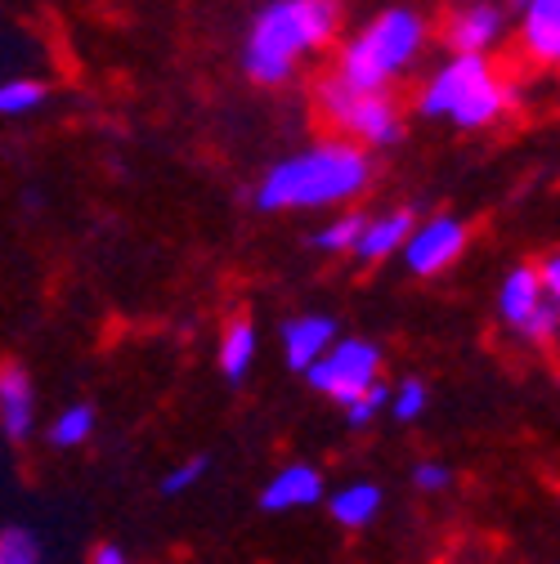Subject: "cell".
<instances>
[{
	"instance_id": "cell-1",
	"label": "cell",
	"mask_w": 560,
	"mask_h": 564,
	"mask_svg": "<svg viewBox=\"0 0 560 564\" xmlns=\"http://www.w3.org/2000/svg\"><path fill=\"white\" fill-rule=\"evenodd\" d=\"M336 32V0H269L251 19L243 63L251 82L283 86L301 54L323 45Z\"/></svg>"
},
{
	"instance_id": "cell-2",
	"label": "cell",
	"mask_w": 560,
	"mask_h": 564,
	"mask_svg": "<svg viewBox=\"0 0 560 564\" xmlns=\"http://www.w3.org/2000/svg\"><path fill=\"white\" fill-rule=\"evenodd\" d=\"M368 184V158L355 144H319L310 153H297L288 162H278L256 202L265 210H310V206H336L345 197H355Z\"/></svg>"
},
{
	"instance_id": "cell-3",
	"label": "cell",
	"mask_w": 560,
	"mask_h": 564,
	"mask_svg": "<svg viewBox=\"0 0 560 564\" xmlns=\"http://www.w3.org/2000/svg\"><path fill=\"white\" fill-rule=\"evenodd\" d=\"M427 41V19L408 10V6H395L386 14H377L355 41L345 45L341 54V82L355 86V90H381L390 77H399L403 67L417 58Z\"/></svg>"
},
{
	"instance_id": "cell-4",
	"label": "cell",
	"mask_w": 560,
	"mask_h": 564,
	"mask_svg": "<svg viewBox=\"0 0 560 564\" xmlns=\"http://www.w3.org/2000/svg\"><path fill=\"white\" fill-rule=\"evenodd\" d=\"M507 99H511V90L488 73L484 54H453L435 73V82L427 86L422 112L427 117H449V121L475 130V126L494 121L507 108Z\"/></svg>"
},
{
	"instance_id": "cell-5",
	"label": "cell",
	"mask_w": 560,
	"mask_h": 564,
	"mask_svg": "<svg viewBox=\"0 0 560 564\" xmlns=\"http://www.w3.org/2000/svg\"><path fill=\"white\" fill-rule=\"evenodd\" d=\"M323 108L345 134H359L368 144H395L399 139V112L386 90H355L336 77L323 86Z\"/></svg>"
},
{
	"instance_id": "cell-6",
	"label": "cell",
	"mask_w": 560,
	"mask_h": 564,
	"mask_svg": "<svg viewBox=\"0 0 560 564\" xmlns=\"http://www.w3.org/2000/svg\"><path fill=\"white\" fill-rule=\"evenodd\" d=\"M377 368H381L377 345H368V340H341V345L323 349V355L305 368V377H310L314 390L332 394L336 403H349V399L364 394L377 381Z\"/></svg>"
},
{
	"instance_id": "cell-7",
	"label": "cell",
	"mask_w": 560,
	"mask_h": 564,
	"mask_svg": "<svg viewBox=\"0 0 560 564\" xmlns=\"http://www.w3.org/2000/svg\"><path fill=\"white\" fill-rule=\"evenodd\" d=\"M462 247H466V229H462L457 220L440 216V220H431V225H422V229H408V238H403V260H408L412 273L431 278V273L449 269V264L462 256Z\"/></svg>"
},
{
	"instance_id": "cell-8",
	"label": "cell",
	"mask_w": 560,
	"mask_h": 564,
	"mask_svg": "<svg viewBox=\"0 0 560 564\" xmlns=\"http://www.w3.org/2000/svg\"><path fill=\"white\" fill-rule=\"evenodd\" d=\"M323 498V479L314 466H288L278 470L265 492H260V507L265 511H297V507H314Z\"/></svg>"
},
{
	"instance_id": "cell-9",
	"label": "cell",
	"mask_w": 560,
	"mask_h": 564,
	"mask_svg": "<svg viewBox=\"0 0 560 564\" xmlns=\"http://www.w3.org/2000/svg\"><path fill=\"white\" fill-rule=\"evenodd\" d=\"M498 36H503V10H494V6H466L449 23L453 54H484Z\"/></svg>"
},
{
	"instance_id": "cell-10",
	"label": "cell",
	"mask_w": 560,
	"mask_h": 564,
	"mask_svg": "<svg viewBox=\"0 0 560 564\" xmlns=\"http://www.w3.org/2000/svg\"><path fill=\"white\" fill-rule=\"evenodd\" d=\"M336 340V327L332 318H319V314H301L283 327V355H288V368H310L323 349Z\"/></svg>"
},
{
	"instance_id": "cell-11",
	"label": "cell",
	"mask_w": 560,
	"mask_h": 564,
	"mask_svg": "<svg viewBox=\"0 0 560 564\" xmlns=\"http://www.w3.org/2000/svg\"><path fill=\"white\" fill-rule=\"evenodd\" d=\"M0 431L10 440L32 431V381L23 368H0Z\"/></svg>"
},
{
	"instance_id": "cell-12",
	"label": "cell",
	"mask_w": 560,
	"mask_h": 564,
	"mask_svg": "<svg viewBox=\"0 0 560 564\" xmlns=\"http://www.w3.org/2000/svg\"><path fill=\"white\" fill-rule=\"evenodd\" d=\"M525 45L538 63L560 58V0H525Z\"/></svg>"
},
{
	"instance_id": "cell-13",
	"label": "cell",
	"mask_w": 560,
	"mask_h": 564,
	"mask_svg": "<svg viewBox=\"0 0 560 564\" xmlns=\"http://www.w3.org/2000/svg\"><path fill=\"white\" fill-rule=\"evenodd\" d=\"M377 511H381V488H373V484H349V488L332 492V520L345 529L373 524Z\"/></svg>"
},
{
	"instance_id": "cell-14",
	"label": "cell",
	"mask_w": 560,
	"mask_h": 564,
	"mask_svg": "<svg viewBox=\"0 0 560 564\" xmlns=\"http://www.w3.org/2000/svg\"><path fill=\"white\" fill-rule=\"evenodd\" d=\"M542 296H547V292H542L538 273H534V269H516V273L503 282V292H498V310H503V318H507L511 327H520V323L534 314V305H538Z\"/></svg>"
},
{
	"instance_id": "cell-15",
	"label": "cell",
	"mask_w": 560,
	"mask_h": 564,
	"mask_svg": "<svg viewBox=\"0 0 560 564\" xmlns=\"http://www.w3.org/2000/svg\"><path fill=\"white\" fill-rule=\"evenodd\" d=\"M408 229H412L408 210H395V216H386V220H377V225L364 220V229H359V238H355V251H359L364 260H381V256H390L395 247H403Z\"/></svg>"
},
{
	"instance_id": "cell-16",
	"label": "cell",
	"mask_w": 560,
	"mask_h": 564,
	"mask_svg": "<svg viewBox=\"0 0 560 564\" xmlns=\"http://www.w3.org/2000/svg\"><path fill=\"white\" fill-rule=\"evenodd\" d=\"M251 359H256V327L251 323H234L225 332V340H220V372L229 381H238L251 368Z\"/></svg>"
},
{
	"instance_id": "cell-17",
	"label": "cell",
	"mask_w": 560,
	"mask_h": 564,
	"mask_svg": "<svg viewBox=\"0 0 560 564\" xmlns=\"http://www.w3.org/2000/svg\"><path fill=\"white\" fill-rule=\"evenodd\" d=\"M90 431H95V412L86 408V403H77V408H67L54 426H50V440L58 444V448H77V444H86L90 440Z\"/></svg>"
},
{
	"instance_id": "cell-18",
	"label": "cell",
	"mask_w": 560,
	"mask_h": 564,
	"mask_svg": "<svg viewBox=\"0 0 560 564\" xmlns=\"http://www.w3.org/2000/svg\"><path fill=\"white\" fill-rule=\"evenodd\" d=\"M45 104V86L41 82H6L0 86V117H19Z\"/></svg>"
},
{
	"instance_id": "cell-19",
	"label": "cell",
	"mask_w": 560,
	"mask_h": 564,
	"mask_svg": "<svg viewBox=\"0 0 560 564\" xmlns=\"http://www.w3.org/2000/svg\"><path fill=\"white\" fill-rule=\"evenodd\" d=\"M0 564H41V546H36V538L23 533V529L0 533Z\"/></svg>"
},
{
	"instance_id": "cell-20",
	"label": "cell",
	"mask_w": 560,
	"mask_h": 564,
	"mask_svg": "<svg viewBox=\"0 0 560 564\" xmlns=\"http://www.w3.org/2000/svg\"><path fill=\"white\" fill-rule=\"evenodd\" d=\"M556 327H560V314H556V296H542V301L534 305V314L520 323V332H525L529 340H551V336H556Z\"/></svg>"
},
{
	"instance_id": "cell-21",
	"label": "cell",
	"mask_w": 560,
	"mask_h": 564,
	"mask_svg": "<svg viewBox=\"0 0 560 564\" xmlns=\"http://www.w3.org/2000/svg\"><path fill=\"white\" fill-rule=\"evenodd\" d=\"M381 408H386V386L373 381L364 394H355V399L345 403V416H349V426H368V421H373Z\"/></svg>"
},
{
	"instance_id": "cell-22",
	"label": "cell",
	"mask_w": 560,
	"mask_h": 564,
	"mask_svg": "<svg viewBox=\"0 0 560 564\" xmlns=\"http://www.w3.org/2000/svg\"><path fill=\"white\" fill-rule=\"evenodd\" d=\"M359 229H364V220H359V216H341V220H332L314 242H319L323 251H345V247H355Z\"/></svg>"
},
{
	"instance_id": "cell-23",
	"label": "cell",
	"mask_w": 560,
	"mask_h": 564,
	"mask_svg": "<svg viewBox=\"0 0 560 564\" xmlns=\"http://www.w3.org/2000/svg\"><path fill=\"white\" fill-rule=\"evenodd\" d=\"M422 408H427V386L422 381H403L399 394H395V416L399 421H417Z\"/></svg>"
},
{
	"instance_id": "cell-24",
	"label": "cell",
	"mask_w": 560,
	"mask_h": 564,
	"mask_svg": "<svg viewBox=\"0 0 560 564\" xmlns=\"http://www.w3.org/2000/svg\"><path fill=\"white\" fill-rule=\"evenodd\" d=\"M202 475H206V457H193V462L175 466V470L162 479V492H184V488H193Z\"/></svg>"
},
{
	"instance_id": "cell-25",
	"label": "cell",
	"mask_w": 560,
	"mask_h": 564,
	"mask_svg": "<svg viewBox=\"0 0 560 564\" xmlns=\"http://www.w3.org/2000/svg\"><path fill=\"white\" fill-rule=\"evenodd\" d=\"M449 479H453V475H449L444 466H435V462H427V466H417V470H412V484H417V488H422V492L449 488Z\"/></svg>"
},
{
	"instance_id": "cell-26",
	"label": "cell",
	"mask_w": 560,
	"mask_h": 564,
	"mask_svg": "<svg viewBox=\"0 0 560 564\" xmlns=\"http://www.w3.org/2000/svg\"><path fill=\"white\" fill-rule=\"evenodd\" d=\"M534 273H538V282H542V292H547V296L560 292V260H556V256H547L542 269H534Z\"/></svg>"
},
{
	"instance_id": "cell-27",
	"label": "cell",
	"mask_w": 560,
	"mask_h": 564,
	"mask_svg": "<svg viewBox=\"0 0 560 564\" xmlns=\"http://www.w3.org/2000/svg\"><path fill=\"white\" fill-rule=\"evenodd\" d=\"M95 564H126V551L121 546H99L95 551Z\"/></svg>"
},
{
	"instance_id": "cell-28",
	"label": "cell",
	"mask_w": 560,
	"mask_h": 564,
	"mask_svg": "<svg viewBox=\"0 0 560 564\" xmlns=\"http://www.w3.org/2000/svg\"><path fill=\"white\" fill-rule=\"evenodd\" d=\"M516 6H525V0H516Z\"/></svg>"
}]
</instances>
